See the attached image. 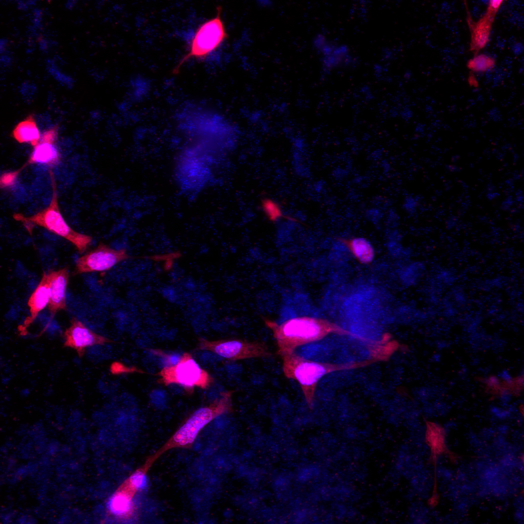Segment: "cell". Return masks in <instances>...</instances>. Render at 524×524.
Returning a JSON list of instances; mask_svg holds the SVG:
<instances>
[{"instance_id":"8992f818","label":"cell","mask_w":524,"mask_h":524,"mask_svg":"<svg viewBox=\"0 0 524 524\" xmlns=\"http://www.w3.org/2000/svg\"><path fill=\"white\" fill-rule=\"evenodd\" d=\"M281 358L284 376L298 382L310 408L313 404L317 383L323 376L334 371L352 369L358 366V363L355 362L335 364L312 361L295 352L285 354Z\"/></svg>"},{"instance_id":"7c38bea8","label":"cell","mask_w":524,"mask_h":524,"mask_svg":"<svg viewBox=\"0 0 524 524\" xmlns=\"http://www.w3.org/2000/svg\"><path fill=\"white\" fill-rule=\"evenodd\" d=\"M312 46L320 56L323 69L327 72L350 65L352 61L346 46L337 45L322 34L318 33L313 37Z\"/></svg>"},{"instance_id":"7a4b0ae2","label":"cell","mask_w":524,"mask_h":524,"mask_svg":"<svg viewBox=\"0 0 524 524\" xmlns=\"http://www.w3.org/2000/svg\"><path fill=\"white\" fill-rule=\"evenodd\" d=\"M262 320L272 332L277 343V354L280 357L295 352L299 346L320 340L330 333L355 336L321 318L299 316L288 319L280 324L266 317H263Z\"/></svg>"},{"instance_id":"8fae6325","label":"cell","mask_w":524,"mask_h":524,"mask_svg":"<svg viewBox=\"0 0 524 524\" xmlns=\"http://www.w3.org/2000/svg\"><path fill=\"white\" fill-rule=\"evenodd\" d=\"M144 488L142 481L131 474L118 487L107 503L111 514L119 518L130 517L134 513L135 495Z\"/></svg>"},{"instance_id":"83f0119b","label":"cell","mask_w":524,"mask_h":524,"mask_svg":"<svg viewBox=\"0 0 524 524\" xmlns=\"http://www.w3.org/2000/svg\"><path fill=\"white\" fill-rule=\"evenodd\" d=\"M38 47L42 51H46L50 46L49 41L43 37H38L37 38Z\"/></svg>"},{"instance_id":"5b68a950","label":"cell","mask_w":524,"mask_h":524,"mask_svg":"<svg viewBox=\"0 0 524 524\" xmlns=\"http://www.w3.org/2000/svg\"><path fill=\"white\" fill-rule=\"evenodd\" d=\"M49 172L52 187V196L49 205L32 216L15 213L13 218L21 222L30 234L33 227H43L69 241L82 254L90 245L92 237L74 230L66 222L59 210L54 175L51 170Z\"/></svg>"},{"instance_id":"d4e9b609","label":"cell","mask_w":524,"mask_h":524,"mask_svg":"<svg viewBox=\"0 0 524 524\" xmlns=\"http://www.w3.org/2000/svg\"><path fill=\"white\" fill-rule=\"evenodd\" d=\"M20 91L24 98L26 100H30L36 93L37 87L33 82L25 81L21 83Z\"/></svg>"},{"instance_id":"4316f807","label":"cell","mask_w":524,"mask_h":524,"mask_svg":"<svg viewBox=\"0 0 524 524\" xmlns=\"http://www.w3.org/2000/svg\"><path fill=\"white\" fill-rule=\"evenodd\" d=\"M58 127L54 126L44 131L41 135L40 142L54 144L57 137Z\"/></svg>"},{"instance_id":"cb8c5ba5","label":"cell","mask_w":524,"mask_h":524,"mask_svg":"<svg viewBox=\"0 0 524 524\" xmlns=\"http://www.w3.org/2000/svg\"><path fill=\"white\" fill-rule=\"evenodd\" d=\"M20 172V170L18 169L3 173L0 176V188L3 189L12 187L15 184Z\"/></svg>"},{"instance_id":"484cf974","label":"cell","mask_w":524,"mask_h":524,"mask_svg":"<svg viewBox=\"0 0 524 524\" xmlns=\"http://www.w3.org/2000/svg\"><path fill=\"white\" fill-rule=\"evenodd\" d=\"M152 353L162 357L165 366L174 365L179 360L180 356L178 354H168L160 350H151Z\"/></svg>"},{"instance_id":"e0dca14e","label":"cell","mask_w":524,"mask_h":524,"mask_svg":"<svg viewBox=\"0 0 524 524\" xmlns=\"http://www.w3.org/2000/svg\"><path fill=\"white\" fill-rule=\"evenodd\" d=\"M49 296L50 282L47 272H44L40 283L29 299L28 305L30 315L25 319L21 326V331L26 330L33 323L39 312L48 305Z\"/></svg>"},{"instance_id":"4dcf8cb0","label":"cell","mask_w":524,"mask_h":524,"mask_svg":"<svg viewBox=\"0 0 524 524\" xmlns=\"http://www.w3.org/2000/svg\"><path fill=\"white\" fill-rule=\"evenodd\" d=\"M8 41L5 38H2L0 41V54L5 53L8 51L7 50Z\"/></svg>"},{"instance_id":"52a82bcc","label":"cell","mask_w":524,"mask_h":524,"mask_svg":"<svg viewBox=\"0 0 524 524\" xmlns=\"http://www.w3.org/2000/svg\"><path fill=\"white\" fill-rule=\"evenodd\" d=\"M157 375V382L168 386L171 384L182 386L188 393H192L195 387L208 389L214 381L208 372L200 368L191 353L184 352L174 365L165 366Z\"/></svg>"},{"instance_id":"6da1fadb","label":"cell","mask_w":524,"mask_h":524,"mask_svg":"<svg viewBox=\"0 0 524 524\" xmlns=\"http://www.w3.org/2000/svg\"><path fill=\"white\" fill-rule=\"evenodd\" d=\"M176 120L187 142L225 157L237 146L239 137L237 128L224 115L213 109L190 104L178 112Z\"/></svg>"},{"instance_id":"603a6c76","label":"cell","mask_w":524,"mask_h":524,"mask_svg":"<svg viewBox=\"0 0 524 524\" xmlns=\"http://www.w3.org/2000/svg\"><path fill=\"white\" fill-rule=\"evenodd\" d=\"M263 209L268 217L272 221H275L282 216L279 206L275 202L267 199L263 202Z\"/></svg>"},{"instance_id":"1f68e13d","label":"cell","mask_w":524,"mask_h":524,"mask_svg":"<svg viewBox=\"0 0 524 524\" xmlns=\"http://www.w3.org/2000/svg\"><path fill=\"white\" fill-rule=\"evenodd\" d=\"M512 49L516 54H519L522 52L523 47L521 43H517L514 45Z\"/></svg>"},{"instance_id":"44dd1931","label":"cell","mask_w":524,"mask_h":524,"mask_svg":"<svg viewBox=\"0 0 524 524\" xmlns=\"http://www.w3.org/2000/svg\"><path fill=\"white\" fill-rule=\"evenodd\" d=\"M46 69L49 73L62 85L68 89L73 87L74 82L73 78L63 72L53 60H47Z\"/></svg>"},{"instance_id":"277c9868","label":"cell","mask_w":524,"mask_h":524,"mask_svg":"<svg viewBox=\"0 0 524 524\" xmlns=\"http://www.w3.org/2000/svg\"><path fill=\"white\" fill-rule=\"evenodd\" d=\"M234 391L222 392L209 405L195 410L168 441L151 457L155 461L166 451L173 448H191L201 429L216 417L232 411V395Z\"/></svg>"},{"instance_id":"f546056e","label":"cell","mask_w":524,"mask_h":524,"mask_svg":"<svg viewBox=\"0 0 524 524\" xmlns=\"http://www.w3.org/2000/svg\"><path fill=\"white\" fill-rule=\"evenodd\" d=\"M30 6H31L28 0H18L17 2V8L18 10L26 11L29 9Z\"/></svg>"},{"instance_id":"ffe728a7","label":"cell","mask_w":524,"mask_h":524,"mask_svg":"<svg viewBox=\"0 0 524 524\" xmlns=\"http://www.w3.org/2000/svg\"><path fill=\"white\" fill-rule=\"evenodd\" d=\"M339 241L345 244L356 259L360 263L368 264L373 260L375 252L370 243L363 238H355L350 240L340 239Z\"/></svg>"},{"instance_id":"7402d4cb","label":"cell","mask_w":524,"mask_h":524,"mask_svg":"<svg viewBox=\"0 0 524 524\" xmlns=\"http://www.w3.org/2000/svg\"><path fill=\"white\" fill-rule=\"evenodd\" d=\"M495 65V60L485 54L475 56L468 62V67L472 71H486L491 69Z\"/></svg>"},{"instance_id":"4fadbf2b","label":"cell","mask_w":524,"mask_h":524,"mask_svg":"<svg viewBox=\"0 0 524 524\" xmlns=\"http://www.w3.org/2000/svg\"><path fill=\"white\" fill-rule=\"evenodd\" d=\"M64 335L65 339L64 347L76 350L80 358L83 356L88 347L114 342L95 333L75 317L71 319L70 326L66 329Z\"/></svg>"},{"instance_id":"30bf717a","label":"cell","mask_w":524,"mask_h":524,"mask_svg":"<svg viewBox=\"0 0 524 524\" xmlns=\"http://www.w3.org/2000/svg\"><path fill=\"white\" fill-rule=\"evenodd\" d=\"M132 258L125 249L116 250L100 243L77 260L74 273L107 271L121 262Z\"/></svg>"},{"instance_id":"f1b7e54d","label":"cell","mask_w":524,"mask_h":524,"mask_svg":"<svg viewBox=\"0 0 524 524\" xmlns=\"http://www.w3.org/2000/svg\"><path fill=\"white\" fill-rule=\"evenodd\" d=\"M12 62V60L9 54L8 51L0 54V63L5 66H9Z\"/></svg>"},{"instance_id":"2e32d148","label":"cell","mask_w":524,"mask_h":524,"mask_svg":"<svg viewBox=\"0 0 524 524\" xmlns=\"http://www.w3.org/2000/svg\"><path fill=\"white\" fill-rule=\"evenodd\" d=\"M426 430L425 441L431 451V460L435 468V481L431 498H436L439 495L437 491L436 468L438 458L442 454H448L451 459L455 456L447 448L445 444V432L444 429L436 423L426 421Z\"/></svg>"},{"instance_id":"9a60e30c","label":"cell","mask_w":524,"mask_h":524,"mask_svg":"<svg viewBox=\"0 0 524 524\" xmlns=\"http://www.w3.org/2000/svg\"><path fill=\"white\" fill-rule=\"evenodd\" d=\"M500 5L501 2L499 0H490L486 13L478 22L474 23L468 20L471 30L470 49L475 54L488 42L491 25Z\"/></svg>"},{"instance_id":"ba28073f","label":"cell","mask_w":524,"mask_h":524,"mask_svg":"<svg viewBox=\"0 0 524 524\" xmlns=\"http://www.w3.org/2000/svg\"><path fill=\"white\" fill-rule=\"evenodd\" d=\"M221 7H217L215 16L198 27L191 40L188 51L174 69V74H178L180 66L189 59L206 57L228 37L221 16Z\"/></svg>"},{"instance_id":"5bb4252c","label":"cell","mask_w":524,"mask_h":524,"mask_svg":"<svg viewBox=\"0 0 524 524\" xmlns=\"http://www.w3.org/2000/svg\"><path fill=\"white\" fill-rule=\"evenodd\" d=\"M50 282V296L48 305L51 319L61 310H66V293L69 278L67 267L47 272Z\"/></svg>"},{"instance_id":"d6a6232c","label":"cell","mask_w":524,"mask_h":524,"mask_svg":"<svg viewBox=\"0 0 524 524\" xmlns=\"http://www.w3.org/2000/svg\"><path fill=\"white\" fill-rule=\"evenodd\" d=\"M77 1L76 0H67L65 4V8L68 10H71L75 6Z\"/></svg>"},{"instance_id":"ac0fdd59","label":"cell","mask_w":524,"mask_h":524,"mask_svg":"<svg viewBox=\"0 0 524 524\" xmlns=\"http://www.w3.org/2000/svg\"><path fill=\"white\" fill-rule=\"evenodd\" d=\"M59 160L60 154L54 144L39 142L34 147L28 161L20 168L22 170L31 164L53 166L57 164Z\"/></svg>"},{"instance_id":"9c48e42d","label":"cell","mask_w":524,"mask_h":524,"mask_svg":"<svg viewBox=\"0 0 524 524\" xmlns=\"http://www.w3.org/2000/svg\"><path fill=\"white\" fill-rule=\"evenodd\" d=\"M196 349L211 351L231 360L268 358L272 355L264 342L237 338L212 341L199 338Z\"/></svg>"},{"instance_id":"3957f363","label":"cell","mask_w":524,"mask_h":524,"mask_svg":"<svg viewBox=\"0 0 524 524\" xmlns=\"http://www.w3.org/2000/svg\"><path fill=\"white\" fill-rule=\"evenodd\" d=\"M226 158L194 143L187 142L175 164L176 181L182 191L196 193L213 182L217 169Z\"/></svg>"},{"instance_id":"d6986e66","label":"cell","mask_w":524,"mask_h":524,"mask_svg":"<svg viewBox=\"0 0 524 524\" xmlns=\"http://www.w3.org/2000/svg\"><path fill=\"white\" fill-rule=\"evenodd\" d=\"M12 136L18 142L30 143L34 147L40 142L41 135L33 115H29L14 129Z\"/></svg>"}]
</instances>
